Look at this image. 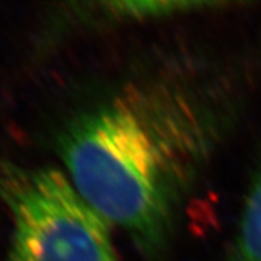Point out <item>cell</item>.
<instances>
[{
	"mask_svg": "<svg viewBox=\"0 0 261 261\" xmlns=\"http://www.w3.org/2000/svg\"><path fill=\"white\" fill-rule=\"evenodd\" d=\"M232 117L223 84L169 68L129 80L73 117L59 149L83 199L158 256Z\"/></svg>",
	"mask_w": 261,
	"mask_h": 261,
	"instance_id": "1",
	"label": "cell"
},
{
	"mask_svg": "<svg viewBox=\"0 0 261 261\" xmlns=\"http://www.w3.org/2000/svg\"><path fill=\"white\" fill-rule=\"evenodd\" d=\"M0 195L12 221L10 261H119L110 223L55 167L8 168Z\"/></svg>",
	"mask_w": 261,
	"mask_h": 261,
	"instance_id": "2",
	"label": "cell"
},
{
	"mask_svg": "<svg viewBox=\"0 0 261 261\" xmlns=\"http://www.w3.org/2000/svg\"><path fill=\"white\" fill-rule=\"evenodd\" d=\"M229 261H261V165L245 197Z\"/></svg>",
	"mask_w": 261,
	"mask_h": 261,
	"instance_id": "3",
	"label": "cell"
},
{
	"mask_svg": "<svg viewBox=\"0 0 261 261\" xmlns=\"http://www.w3.org/2000/svg\"><path fill=\"white\" fill-rule=\"evenodd\" d=\"M106 12L112 17L120 19H148L177 15L181 12H191L203 7L221 6V3L208 2H165V0H148V2H108L101 4Z\"/></svg>",
	"mask_w": 261,
	"mask_h": 261,
	"instance_id": "4",
	"label": "cell"
}]
</instances>
